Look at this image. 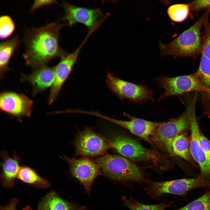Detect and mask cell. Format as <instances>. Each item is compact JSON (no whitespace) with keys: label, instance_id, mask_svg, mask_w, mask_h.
Listing matches in <instances>:
<instances>
[{"label":"cell","instance_id":"1","mask_svg":"<svg viewBox=\"0 0 210 210\" xmlns=\"http://www.w3.org/2000/svg\"><path fill=\"white\" fill-rule=\"evenodd\" d=\"M66 25L54 22L26 31L24 40L26 49L22 55L26 64L35 69L46 65L54 58L67 54L59 41L60 31Z\"/></svg>","mask_w":210,"mask_h":210},{"label":"cell","instance_id":"2","mask_svg":"<svg viewBox=\"0 0 210 210\" xmlns=\"http://www.w3.org/2000/svg\"><path fill=\"white\" fill-rule=\"evenodd\" d=\"M210 9L205 10L192 25L167 44L160 43V48L163 55L195 58L201 54V29L209 20Z\"/></svg>","mask_w":210,"mask_h":210},{"label":"cell","instance_id":"3","mask_svg":"<svg viewBox=\"0 0 210 210\" xmlns=\"http://www.w3.org/2000/svg\"><path fill=\"white\" fill-rule=\"evenodd\" d=\"M95 162L105 175L129 187L134 183L146 184L149 180L138 167L125 157L106 154L97 158Z\"/></svg>","mask_w":210,"mask_h":210},{"label":"cell","instance_id":"4","mask_svg":"<svg viewBox=\"0 0 210 210\" xmlns=\"http://www.w3.org/2000/svg\"><path fill=\"white\" fill-rule=\"evenodd\" d=\"M196 99L195 95L187 105L185 112L178 117L161 123L151 137V142L170 155H174L172 142L181 132L190 127L191 114L195 106Z\"/></svg>","mask_w":210,"mask_h":210},{"label":"cell","instance_id":"5","mask_svg":"<svg viewBox=\"0 0 210 210\" xmlns=\"http://www.w3.org/2000/svg\"><path fill=\"white\" fill-rule=\"evenodd\" d=\"M145 190L153 199H160L166 194L181 196L184 198L191 190L200 188H210V180L200 176L190 178H184L160 181L148 180Z\"/></svg>","mask_w":210,"mask_h":210},{"label":"cell","instance_id":"6","mask_svg":"<svg viewBox=\"0 0 210 210\" xmlns=\"http://www.w3.org/2000/svg\"><path fill=\"white\" fill-rule=\"evenodd\" d=\"M154 79L159 88L165 90L164 92L158 98V101L168 97L192 91L210 94V89L201 83L195 74L172 77L161 75Z\"/></svg>","mask_w":210,"mask_h":210},{"label":"cell","instance_id":"7","mask_svg":"<svg viewBox=\"0 0 210 210\" xmlns=\"http://www.w3.org/2000/svg\"><path fill=\"white\" fill-rule=\"evenodd\" d=\"M106 82L109 88L121 100L127 99L141 104L150 100L154 102L153 91L145 85L125 81L110 72L106 76Z\"/></svg>","mask_w":210,"mask_h":210},{"label":"cell","instance_id":"8","mask_svg":"<svg viewBox=\"0 0 210 210\" xmlns=\"http://www.w3.org/2000/svg\"><path fill=\"white\" fill-rule=\"evenodd\" d=\"M65 12L60 20L64 22L69 27L77 24L81 23L85 26L88 30L99 27L109 14L104 15L99 8H90L79 6L63 1L61 4Z\"/></svg>","mask_w":210,"mask_h":210},{"label":"cell","instance_id":"9","mask_svg":"<svg viewBox=\"0 0 210 210\" xmlns=\"http://www.w3.org/2000/svg\"><path fill=\"white\" fill-rule=\"evenodd\" d=\"M112 147L125 158L133 160L160 162V156L156 152L148 149L134 139L122 135H117L110 141Z\"/></svg>","mask_w":210,"mask_h":210},{"label":"cell","instance_id":"10","mask_svg":"<svg viewBox=\"0 0 210 210\" xmlns=\"http://www.w3.org/2000/svg\"><path fill=\"white\" fill-rule=\"evenodd\" d=\"M33 106V101L23 94L12 91H4L0 94L1 110L19 121L30 117Z\"/></svg>","mask_w":210,"mask_h":210},{"label":"cell","instance_id":"11","mask_svg":"<svg viewBox=\"0 0 210 210\" xmlns=\"http://www.w3.org/2000/svg\"><path fill=\"white\" fill-rule=\"evenodd\" d=\"M87 40V38H85L76 49L72 53H68L61 57L60 62L54 66L55 80L48 98V103L50 105L53 102L59 94L77 63L80 51Z\"/></svg>","mask_w":210,"mask_h":210},{"label":"cell","instance_id":"12","mask_svg":"<svg viewBox=\"0 0 210 210\" xmlns=\"http://www.w3.org/2000/svg\"><path fill=\"white\" fill-rule=\"evenodd\" d=\"M75 146L77 155L93 156L102 154L112 146L102 136L86 128L77 136Z\"/></svg>","mask_w":210,"mask_h":210},{"label":"cell","instance_id":"13","mask_svg":"<svg viewBox=\"0 0 210 210\" xmlns=\"http://www.w3.org/2000/svg\"><path fill=\"white\" fill-rule=\"evenodd\" d=\"M68 164L71 174L83 185L88 194L90 191L92 183L99 175V165L86 158L76 159L64 156L62 158Z\"/></svg>","mask_w":210,"mask_h":210},{"label":"cell","instance_id":"14","mask_svg":"<svg viewBox=\"0 0 210 210\" xmlns=\"http://www.w3.org/2000/svg\"><path fill=\"white\" fill-rule=\"evenodd\" d=\"M124 113L130 120L116 119L102 115L99 112L97 113L96 116L121 126L136 136L151 142L150 137L161 123L150 121L133 117L125 113Z\"/></svg>","mask_w":210,"mask_h":210},{"label":"cell","instance_id":"15","mask_svg":"<svg viewBox=\"0 0 210 210\" xmlns=\"http://www.w3.org/2000/svg\"><path fill=\"white\" fill-rule=\"evenodd\" d=\"M195 107L192 109L190 118V152L192 157L200 167V176L204 179L210 180V160L201 148L200 144L199 137L201 133L196 119Z\"/></svg>","mask_w":210,"mask_h":210},{"label":"cell","instance_id":"16","mask_svg":"<svg viewBox=\"0 0 210 210\" xmlns=\"http://www.w3.org/2000/svg\"><path fill=\"white\" fill-rule=\"evenodd\" d=\"M34 69L30 74H22L21 80L31 85L33 94L35 95L52 87L55 80V73L54 66L45 65Z\"/></svg>","mask_w":210,"mask_h":210},{"label":"cell","instance_id":"17","mask_svg":"<svg viewBox=\"0 0 210 210\" xmlns=\"http://www.w3.org/2000/svg\"><path fill=\"white\" fill-rule=\"evenodd\" d=\"M1 156L3 161L0 165L1 170L0 178L3 186L6 189H12L17 179L20 168L21 159L14 151L13 156H10L8 152L3 150Z\"/></svg>","mask_w":210,"mask_h":210},{"label":"cell","instance_id":"18","mask_svg":"<svg viewBox=\"0 0 210 210\" xmlns=\"http://www.w3.org/2000/svg\"><path fill=\"white\" fill-rule=\"evenodd\" d=\"M84 208L75 209L72 204L65 200L54 191L46 195L38 204V210H84Z\"/></svg>","mask_w":210,"mask_h":210},{"label":"cell","instance_id":"19","mask_svg":"<svg viewBox=\"0 0 210 210\" xmlns=\"http://www.w3.org/2000/svg\"><path fill=\"white\" fill-rule=\"evenodd\" d=\"M19 45L18 36H15L7 41H3L0 44V75L4 78L5 74L10 69L9 61Z\"/></svg>","mask_w":210,"mask_h":210},{"label":"cell","instance_id":"20","mask_svg":"<svg viewBox=\"0 0 210 210\" xmlns=\"http://www.w3.org/2000/svg\"><path fill=\"white\" fill-rule=\"evenodd\" d=\"M17 179L28 185L39 189H46L50 186L49 182L42 177L33 168L28 166H21Z\"/></svg>","mask_w":210,"mask_h":210},{"label":"cell","instance_id":"21","mask_svg":"<svg viewBox=\"0 0 210 210\" xmlns=\"http://www.w3.org/2000/svg\"><path fill=\"white\" fill-rule=\"evenodd\" d=\"M122 199L123 205L129 210H165L174 203L173 201H171L154 204H146L136 200L132 196L128 198L123 196Z\"/></svg>","mask_w":210,"mask_h":210},{"label":"cell","instance_id":"22","mask_svg":"<svg viewBox=\"0 0 210 210\" xmlns=\"http://www.w3.org/2000/svg\"><path fill=\"white\" fill-rule=\"evenodd\" d=\"M172 147L174 154L187 161H190L192 156L189 142L184 134H180L176 137L172 142Z\"/></svg>","mask_w":210,"mask_h":210},{"label":"cell","instance_id":"23","mask_svg":"<svg viewBox=\"0 0 210 210\" xmlns=\"http://www.w3.org/2000/svg\"><path fill=\"white\" fill-rule=\"evenodd\" d=\"M190 7L187 3L172 5L168 8L167 12L172 20L181 22L186 20L190 14Z\"/></svg>","mask_w":210,"mask_h":210},{"label":"cell","instance_id":"24","mask_svg":"<svg viewBox=\"0 0 210 210\" xmlns=\"http://www.w3.org/2000/svg\"><path fill=\"white\" fill-rule=\"evenodd\" d=\"M195 74L201 83L210 89V60L201 55L198 69Z\"/></svg>","mask_w":210,"mask_h":210},{"label":"cell","instance_id":"25","mask_svg":"<svg viewBox=\"0 0 210 210\" xmlns=\"http://www.w3.org/2000/svg\"><path fill=\"white\" fill-rule=\"evenodd\" d=\"M174 210H210V196L205 192L187 205Z\"/></svg>","mask_w":210,"mask_h":210},{"label":"cell","instance_id":"26","mask_svg":"<svg viewBox=\"0 0 210 210\" xmlns=\"http://www.w3.org/2000/svg\"><path fill=\"white\" fill-rule=\"evenodd\" d=\"M15 29L14 22L11 17L4 15L0 18V38L4 39L9 37Z\"/></svg>","mask_w":210,"mask_h":210},{"label":"cell","instance_id":"27","mask_svg":"<svg viewBox=\"0 0 210 210\" xmlns=\"http://www.w3.org/2000/svg\"><path fill=\"white\" fill-rule=\"evenodd\" d=\"M204 30L202 34L201 55L210 60V22L207 21L204 26Z\"/></svg>","mask_w":210,"mask_h":210},{"label":"cell","instance_id":"28","mask_svg":"<svg viewBox=\"0 0 210 210\" xmlns=\"http://www.w3.org/2000/svg\"><path fill=\"white\" fill-rule=\"evenodd\" d=\"M190 7L189 16L193 19L194 14L202 10L210 9V0H194L187 3Z\"/></svg>","mask_w":210,"mask_h":210},{"label":"cell","instance_id":"29","mask_svg":"<svg viewBox=\"0 0 210 210\" xmlns=\"http://www.w3.org/2000/svg\"><path fill=\"white\" fill-rule=\"evenodd\" d=\"M199 141L201 148L210 160V141L204 135L200 134Z\"/></svg>","mask_w":210,"mask_h":210},{"label":"cell","instance_id":"30","mask_svg":"<svg viewBox=\"0 0 210 210\" xmlns=\"http://www.w3.org/2000/svg\"><path fill=\"white\" fill-rule=\"evenodd\" d=\"M56 3V1L55 0H35L31 6L30 11L31 12L33 13L35 10L41 7L50 5Z\"/></svg>","mask_w":210,"mask_h":210},{"label":"cell","instance_id":"31","mask_svg":"<svg viewBox=\"0 0 210 210\" xmlns=\"http://www.w3.org/2000/svg\"><path fill=\"white\" fill-rule=\"evenodd\" d=\"M19 203V200L17 198L12 199L7 204L1 206L0 210H17V206Z\"/></svg>","mask_w":210,"mask_h":210},{"label":"cell","instance_id":"32","mask_svg":"<svg viewBox=\"0 0 210 210\" xmlns=\"http://www.w3.org/2000/svg\"><path fill=\"white\" fill-rule=\"evenodd\" d=\"M21 210H33V209L29 206L27 205L23 207Z\"/></svg>","mask_w":210,"mask_h":210},{"label":"cell","instance_id":"33","mask_svg":"<svg viewBox=\"0 0 210 210\" xmlns=\"http://www.w3.org/2000/svg\"><path fill=\"white\" fill-rule=\"evenodd\" d=\"M205 192L208 194L210 196V191H206Z\"/></svg>","mask_w":210,"mask_h":210}]
</instances>
